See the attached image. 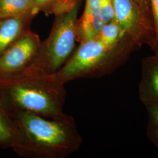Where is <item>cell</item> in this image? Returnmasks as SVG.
<instances>
[{
	"instance_id": "1",
	"label": "cell",
	"mask_w": 158,
	"mask_h": 158,
	"mask_svg": "<svg viewBox=\"0 0 158 158\" xmlns=\"http://www.w3.org/2000/svg\"><path fill=\"white\" fill-rule=\"evenodd\" d=\"M9 108V107H8ZM14 128L11 148L25 158H66L83 143L76 121L66 114L49 118L9 108Z\"/></svg>"
},
{
	"instance_id": "2",
	"label": "cell",
	"mask_w": 158,
	"mask_h": 158,
	"mask_svg": "<svg viewBox=\"0 0 158 158\" xmlns=\"http://www.w3.org/2000/svg\"><path fill=\"white\" fill-rule=\"evenodd\" d=\"M65 85L56 73L32 64L17 75L0 80V97L8 107L58 118L66 115Z\"/></svg>"
},
{
	"instance_id": "3",
	"label": "cell",
	"mask_w": 158,
	"mask_h": 158,
	"mask_svg": "<svg viewBox=\"0 0 158 158\" xmlns=\"http://www.w3.org/2000/svg\"><path fill=\"white\" fill-rule=\"evenodd\" d=\"M81 0L69 11L55 16L50 34L41 42L33 64L46 72L56 73L75 50L76 26Z\"/></svg>"
},
{
	"instance_id": "4",
	"label": "cell",
	"mask_w": 158,
	"mask_h": 158,
	"mask_svg": "<svg viewBox=\"0 0 158 158\" xmlns=\"http://www.w3.org/2000/svg\"><path fill=\"white\" fill-rule=\"evenodd\" d=\"M118 48H110L96 38L80 43L57 74L66 84L104 73L112 67Z\"/></svg>"
},
{
	"instance_id": "5",
	"label": "cell",
	"mask_w": 158,
	"mask_h": 158,
	"mask_svg": "<svg viewBox=\"0 0 158 158\" xmlns=\"http://www.w3.org/2000/svg\"><path fill=\"white\" fill-rule=\"evenodd\" d=\"M114 21L134 44L155 45L153 22L131 0H113Z\"/></svg>"
},
{
	"instance_id": "6",
	"label": "cell",
	"mask_w": 158,
	"mask_h": 158,
	"mask_svg": "<svg viewBox=\"0 0 158 158\" xmlns=\"http://www.w3.org/2000/svg\"><path fill=\"white\" fill-rule=\"evenodd\" d=\"M40 44V36L27 30L0 55V80L13 77L33 64Z\"/></svg>"
},
{
	"instance_id": "7",
	"label": "cell",
	"mask_w": 158,
	"mask_h": 158,
	"mask_svg": "<svg viewBox=\"0 0 158 158\" xmlns=\"http://www.w3.org/2000/svg\"><path fill=\"white\" fill-rule=\"evenodd\" d=\"M104 25L101 14L100 0H85L83 14L76 23V41L81 43L95 38Z\"/></svg>"
},
{
	"instance_id": "8",
	"label": "cell",
	"mask_w": 158,
	"mask_h": 158,
	"mask_svg": "<svg viewBox=\"0 0 158 158\" xmlns=\"http://www.w3.org/2000/svg\"><path fill=\"white\" fill-rule=\"evenodd\" d=\"M140 100L143 103H158V56L147 57L142 62L141 79L139 85Z\"/></svg>"
},
{
	"instance_id": "9",
	"label": "cell",
	"mask_w": 158,
	"mask_h": 158,
	"mask_svg": "<svg viewBox=\"0 0 158 158\" xmlns=\"http://www.w3.org/2000/svg\"><path fill=\"white\" fill-rule=\"evenodd\" d=\"M35 17L29 14L20 17L0 18V55L14 43L27 30Z\"/></svg>"
},
{
	"instance_id": "10",
	"label": "cell",
	"mask_w": 158,
	"mask_h": 158,
	"mask_svg": "<svg viewBox=\"0 0 158 158\" xmlns=\"http://www.w3.org/2000/svg\"><path fill=\"white\" fill-rule=\"evenodd\" d=\"M29 14H38L31 0H0V18Z\"/></svg>"
},
{
	"instance_id": "11",
	"label": "cell",
	"mask_w": 158,
	"mask_h": 158,
	"mask_svg": "<svg viewBox=\"0 0 158 158\" xmlns=\"http://www.w3.org/2000/svg\"><path fill=\"white\" fill-rule=\"evenodd\" d=\"M31 1L38 14L43 12L46 15L56 16L70 11L77 0H31Z\"/></svg>"
},
{
	"instance_id": "12",
	"label": "cell",
	"mask_w": 158,
	"mask_h": 158,
	"mask_svg": "<svg viewBox=\"0 0 158 158\" xmlns=\"http://www.w3.org/2000/svg\"><path fill=\"white\" fill-rule=\"evenodd\" d=\"M14 128L10 108L0 97V147L11 148Z\"/></svg>"
},
{
	"instance_id": "13",
	"label": "cell",
	"mask_w": 158,
	"mask_h": 158,
	"mask_svg": "<svg viewBox=\"0 0 158 158\" xmlns=\"http://www.w3.org/2000/svg\"><path fill=\"white\" fill-rule=\"evenodd\" d=\"M127 36L124 31L114 20L105 23L96 36L102 43L110 48H118L122 40Z\"/></svg>"
},
{
	"instance_id": "14",
	"label": "cell",
	"mask_w": 158,
	"mask_h": 158,
	"mask_svg": "<svg viewBox=\"0 0 158 158\" xmlns=\"http://www.w3.org/2000/svg\"><path fill=\"white\" fill-rule=\"evenodd\" d=\"M144 104L148 114L147 134L149 139L158 146V103L145 102Z\"/></svg>"
},
{
	"instance_id": "15",
	"label": "cell",
	"mask_w": 158,
	"mask_h": 158,
	"mask_svg": "<svg viewBox=\"0 0 158 158\" xmlns=\"http://www.w3.org/2000/svg\"><path fill=\"white\" fill-rule=\"evenodd\" d=\"M101 14L104 24L114 19L113 0H100Z\"/></svg>"
},
{
	"instance_id": "16",
	"label": "cell",
	"mask_w": 158,
	"mask_h": 158,
	"mask_svg": "<svg viewBox=\"0 0 158 158\" xmlns=\"http://www.w3.org/2000/svg\"><path fill=\"white\" fill-rule=\"evenodd\" d=\"M152 6L153 22L155 32V41L153 49L158 56V0H151Z\"/></svg>"
},
{
	"instance_id": "17",
	"label": "cell",
	"mask_w": 158,
	"mask_h": 158,
	"mask_svg": "<svg viewBox=\"0 0 158 158\" xmlns=\"http://www.w3.org/2000/svg\"><path fill=\"white\" fill-rule=\"evenodd\" d=\"M139 6L148 17L153 20L151 0H131Z\"/></svg>"
},
{
	"instance_id": "18",
	"label": "cell",
	"mask_w": 158,
	"mask_h": 158,
	"mask_svg": "<svg viewBox=\"0 0 158 158\" xmlns=\"http://www.w3.org/2000/svg\"></svg>"
}]
</instances>
